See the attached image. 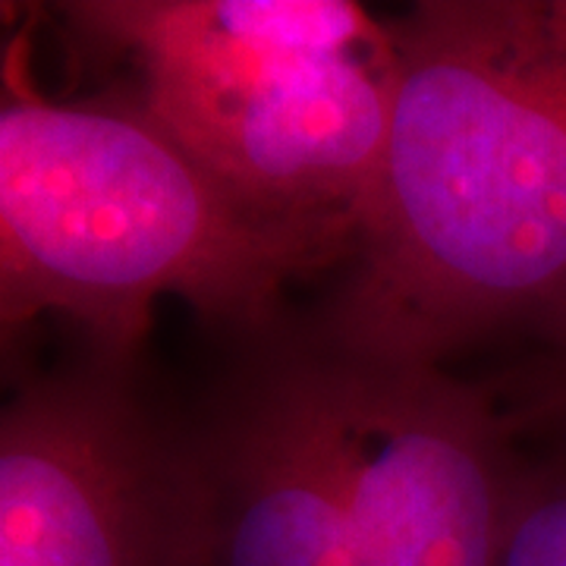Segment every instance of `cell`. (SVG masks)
Listing matches in <instances>:
<instances>
[{
	"mask_svg": "<svg viewBox=\"0 0 566 566\" xmlns=\"http://www.w3.org/2000/svg\"><path fill=\"white\" fill-rule=\"evenodd\" d=\"M497 566H566V460L526 450Z\"/></svg>",
	"mask_w": 566,
	"mask_h": 566,
	"instance_id": "52a82bcc",
	"label": "cell"
},
{
	"mask_svg": "<svg viewBox=\"0 0 566 566\" xmlns=\"http://www.w3.org/2000/svg\"><path fill=\"white\" fill-rule=\"evenodd\" d=\"M70 35L123 80L233 202L349 259L385 167L390 20L353 0H76Z\"/></svg>",
	"mask_w": 566,
	"mask_h": 566,
	"instance_id": "3957f363",
	"label": "cell"
},
{
	"mask_svg": "<svg viewBox=\"0 0 566 566\" xmlns=\"http://www.w3.org/2000/svg\"><path fill=\"white\" fill-rule=\"evenodd\" d=\"M39 318L41 312L35 305L29 303L22 293H17L10 283L0 281V375H3V365L10 359V353L22 340L25 327Z\"/></svg>",
	"mask_w": 566,
	"mask_h": 566,
	"instance_id": "9c48e42d",
	"label": "cell"
},
{
	"mask_svg": "<svg viewBox=\"0 0 566 566\" xmlns=\"http://www.w3.org/2000/svg\"><path fill=\"white\" fill-rule=\"evenodd\" d=\"M385 167L340 277L293 318L353 365L447 368L566 337V0H419L390 17Z\"/></svg>",
	"mask_w": 566,
	"mask_h": 566,
	"instance_id": "6da1fadb",
	"label": "cell"
},
{
	"mask_svg": "<svg viewBox=\"0 0 566 566\" xmlns=\"http://www.w3.org/2000/svg\"><path fill=\"white\" fill-rule=\"evenodd\" d=\"M331 268L205 174L114 82L85 98L0 85V281L82 340L139 353L177 300L249 340L274 331L290 283Z\"/></svg>",
	"mask_w": 566,
	"mask_h": 566,
	"instance_id": "7a4b0ae2",
	"label": "cell"
},
{
	"mask_svg": "<svg viewBox=\"0 0 566 566\" xmlns=\"http://www.w3.org/2000/svg\"><path fill=\"white\" fill-rule=\"evenodd\" d=\"M214 538L202 419L142 349L82 340L0 394V566H214Z\"/></svg>",
	"mask_w": 566,
	"mask_h": 566,
	"instance_id": "277c9868",
	"label": "cell"
},
{
	"mask_svg": "<svg viewBox=\"0 0 566 566\" xmlns=\"http://www.w3.org/2000/svg\"><path fill=\"white\" fill-rule=\"evenodd\" d=\"M488 387L506 409L520 441H535L538 450L532 453L566 460V337L532 349Z\"/></svg>",
	"mask_w": 566,
	"mask_h": 566,
	"instance_id": "ba28073f",
	"label": "cell"
},
{
	"mask_svg": "<svg viewBox=\"0 0 566 566\" xmlns=\"http://www.w3.org/2000/svg\"><path fill=\"white\" fill-rule=\"evenodd\" d=\"M318 356L340 424L356 566H497L526 447L494 390L450 368Z\"/></svg>",
	"mask_w": 566,
	"mask_h": 566,
	"instance_id": "5b68a950",
	"label": "cell"
},
{
	"mask_svg": "<svg viewBox=\"0 0 566 566\" xmlns=\"http://www.w3.org/2000/svg\"><path fill=\"white\" fill-rule=\"evenodd\" d=\"M199 412L218 497L214 566H356L340 424L293 318L240 340Z\"/></svg>",
	"mask_w": 566,
	"mask_h": 566,
	"instance_id": "8992f818",
	"label": "cell"
}]
</instances>
